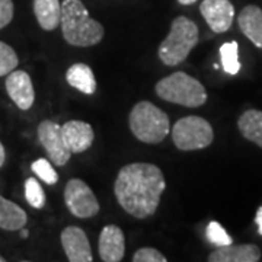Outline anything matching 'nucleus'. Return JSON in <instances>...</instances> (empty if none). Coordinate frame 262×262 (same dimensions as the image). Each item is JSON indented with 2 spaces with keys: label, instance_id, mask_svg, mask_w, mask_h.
Returning <instances> with one entry per match:
<instances>
[{
  "label": "nucleus",
  "instance_id": "nucleus-4",
  "mask_svg": "<svg viewBox=\"0 0 262 262\" xmlns=\"http://www.w3.org/2000/svg\"><path fill=\"white\" fill-rule=\"evenodd\" d=\"M128 122L134 137L147 144L163 141L170 130L168 114L149 101H140L133 106Z\"/></svg>",
  "mask_w": 262,
  "mask_h": 262
},
{
  "label": "nucleus",
  "instance_id": "nucleus-13",
  "mask_svg": "<svg viewBox=\"0 0 262 262\" xmlns=\"http://www.w3.org/2000/svg\"><path fill=\"white\" fill-rule=\"evenodd\" d=\"M61 134L66 146L72 153H83L94 144L95 131L91 124L72 120L61 125Z\"/></svg>",
  "mask_w": 262,
  "mask_h": 262
},
{
  "label": "nucleus",
  "instance_id": "nucleus-19",
  "mask_svg": "<svg viewBox=\"0 0 262 262\" xmlns=\"http://www.w3.org/2000/svg\"><path fill=\"white\" fill-rule=\"evenodd\" d=\"M237 127L246 140L252 141L262 149V111L259 110L245 111L237 120Z\"/></svg>",
  "mask_w": 262,
  "mask_h": 262
},
{
  "label": "nucleus",
  "instance_id": "nucleus-25",
  "mask_svg": "<svg viewBox=\"0 0 262 262\" xmlns=\"http://www.w3.org/2000/svg\"><path fill=\"white\" fill-rule=\"evenodd\" d=\"M168 258L155 248H141L133 255V262H166Z\"/></svg>",
  "mask_w": 262,
  "mask_h": 262
},
{
  "label": "nucleus",
  "instance_id": "nucleus-26",
  "mask_svg": "<svg viewBox=\"0 0 262 262\" xmlns=\"http://www.w3.org/2000/svg\"><path fill=\"white\" fill-rule=\"evenodd\" d=\"M15 5L13 0H0V29L8 27L13 19Z\"/></svg>",
  "mask_w": 262,
  "mask_h": 262
},
{
  "label": "nucleus",
  "instance_id": "nucleus-5",
  "mask_svg": "<svg viewBox=\"0 0 262 262\" xmlns=\"http://www.w3.org/2000/svg\"><path fill=\"white\" fill-rule=\"evenodd\" d=\"M160 99L187 108H198L207 102V91L200 80L185 72H177L163 77L155 86Z\"/></svg>",
  "mask_w": 262,
  "mask_h": 262
},
{
  "label": "nucleus",
  "instance_id": "nucleus-16",
  "mask_svg": "<svg viewBox=\"0 0 262 262\" xmlns=\"http://www.w3.org/2000/svg\"><path fill=\"white\" fill-rule=\"evenodd\" d=\"M27 222H28V215L22 207L0 195V229L16 232V230H22Z\"/></svg>",
  "mask_w": 262,
  "mask_h": 262
},
{
  "label": "nucleus",
  "instance_id": "nucleus-24",
  "mask_svg": "<svg viewBox=\"0 0 262 262\" xmlns=\"http://www.w3.org/2000/svg\"><path fill=\"white\" fill-rule=\"evenodd\" d=\"M207 241L215 246H226V245L233 244V239L227 234L225 227L219 222H211L206 229Z\"/></svg>",
  "mask_w": 262,
  "mask_h": 262
},
{
  "label": "nucleus",
  "instance_id": "nucleus-20",
  "mask_svg": "<svg viewBox=\"0 0 262 262\" xmlns=\"http://www.w3.org/2000/svg\"><path fill=\"white\" fill-rule=\"evenodd\" d=\"M239 44L236 41L225 42L220 47V57H222V64L226 73L229 75H237L241 70V61H239Z\"/></svg>",
  "mask_w": 262,
  "mask_h": 262
},
{
  "label": "nucleus",
  "instance_id": "nucleus-17",
  "mask_svg": "<svg viewBox=\"0 0 262 262\" xmlns=\"http://www.w3.org/2000/svg\"><path fill=\"white\" fill-rule=\"evenodd\" d=\"M66 80L72 88L84 95H94L96 91V79L94 72L84 63L70 66L66 72Z\"/></svg>",
  "mask_w": 262,
  "mask_h": 262
},
{
  "label": "nucleus",
  "instance_id": "nucleus-11",
  "mask_svg": "<svg viewBox=\"0 0 262 262\" xmlns=\"http://www.w3.org/2000/svg\"><path fill=\"white\" fill-rule=\"evenodd\" d=\"M61 245L66 256L70 262H92V249L83 229L77 226H67L61 232Z\"/></svg>",
  "mask_w": 262,
  "mask_h": 262
},
{
  "label": "nucleus",
  "instance_id": "nucleus-21",
  "mask_svg": "<svg viewBox=\"0 0 262 262\" xmlns=\"http://www.w3.org/2000/svg\"><path fill=\"white\" fill-rule=\"evenodd\" d=\"M25 198L28 204L35 210H41L46 206V192L37 178H28L25 181Z\"/></svg>",
  "mask_w": 262,
  "mask_h": 262
},
{
  "label": "nucleus",
  "instance_id": "nucleus-22",
  "mask_svg": "<svg viewBox=\"0 0 262 262\" xmlns=\"http://www.w3.org/2000/svg\"><path fill=\"white\" fill-rule=\"evenodd\" d=\"M19 64L18 54L9 44L0 41V77L8 76Z\"/></svg>",
  "mask_w": 262,
  "mask_h": 262
},
{
  "label": "nucleus",
  "instance_id": "nucleus-6",
  "mask_svg": "<svg viewBox=\"0 0 262 262\" xmlns=\"http://www.w3.org/2000/svg\"><path fill=\"white\" fill-rule=\"evenodd\" d=\"M172 140L181 151H192L208 147L214 140L211 124L198 115H188L172 127Z\"/></svg>",
  "mask_w": 262,
  "mask_h": 262
},
{
  "label": "nucleus",
  "instance_id": "nucleus-23",
  "mask_svg": "<svg viewBox=\"0 0 262 262\" xmlns=\"http://www.w3.org/2000/svg\"><path fill=\"white\" fill-rule=\"evenodd\" d=\"M31 169L38 178L42 182H46L47 185H56L58 182V173L56 172V169L53 168L50 160L42 159V158L37 159L31 165Z\"/></svg>",
  "mask_w": 262,
  "mask_h": 262
},
{
  "label": "nucleus",
  "instance_id": "nucleus-15",
  "mask_svg": "<svg viewBox=\"0 0 262 262\" xmlns=\"http://www.w3.org/2000/svg\"><path fill=\"white\" fill-rule=\"evenodd\" d=\"M239 28L255 47L262 48V9L256 5H248L237 16Z\"/></svg>",
  "mask_w": 262,
  "mask_h": 262
},
{
  "label": "nucleus",
  "instance_id": "nucleus-10",
  "mask_svg": "<svg viewBox=\"0 0 262 262\" xmlns=\"http://www.w3.org/2000/svg\"><path fill=\"white\" fill-rule=\"evenodd\" d=\"M6 92L13 103L22 111H28L29 108L34 105L35 101V91L32 80L27 72L24 70H13L10 72L6 77Z\"/></svg>",
  "mask_w": 262,
  "mask_h": 262
},
{
  "label": "nucleus",
  "instance_id": "nucleus-3",
  "mask_svg": "<svg viewBox=\"0 0 262 262\" xmlns=\"http://www.w3.org/2000/svg\"><path fill=\"white\" fill-rule=\"evenodd\" d=\"M198 39L200 32L195 22L187 16L175 18L172 20L169 34L158 48L160 61L169 67L181 64L198 44Z\"/></svg>",
  "mask_w": 262,
  "mask_h": 262
},
{
  "label": "nucleus",
  "instance_id": "nucleus-1",
  "mask_svg": "<svg viewBox=\"0 0 262 262\" xmlns=\"http://www.w3.org/2000/svg\"><path fill=\"white\" fill-rule=\"evenodd\" d=\"M166 188L163 172L153 163L136 162L122 166L114 184V194L121 208L136 219L156 213Z\"/></svg>",
  "mask_w": 262,
  "mask_h": 262
},
{
  "label": "nucleus",
  "instance_id": "nucleus-18",
  "mask_svg": "<svg viewBox=\"0 0 262 262\" xmlns=\"http://www.w3.org/2000/svg\"><path fill=\"white\" fill-rule=\"evenodd\" d=\"M34 15L44 31H54L60 25L61 3L60 0H34Z\"/></svg>",
  "mask_w": 262,
  "mask_h": 262
},
{
  "label": "nucleus",
  "instance_id": "nucleus-29",
  "mask_svg": "<svg viewBox=\"0 0 262 262\" xmlns=\"http://www.w3.org/2000/svg\"><path fill=\"white\" fill-rule=\"evenodd\" d=\"M181 5H185V6H188V5H192V3H195L196 0H178Z\"/></svg>",
  "mask_w": 262,
  "mask_h": 262
},
{
  "label": "nucleus",
  "instance_id": "nucleus-31",
  "mask_svg": "<svg viewBox=\"0 0 262 262\" xmlns=\"http://www.w3.org/2000/svg\"><path fill=\"white\" fill-rule=\"evenodd\" d=\"M0 262H5V258H3L2 255H0Z\"/></svg>",
  "mask_w": 262,
  "mask_h": 262
},
{
  "label": "nucleus",
  "instance_id": "nucleus-12",
  "mask_svg": "<svg viewBox=\"0 0 262 262\" xmlns=\"http://www.w3.org/2000/svg\"><path fill=\"white\" fill-rule=\"evenodd\" d=\"M98 251L103 262H120L125 255V237L118 226L108 225L98 239Z\"/></svg>",
  "mask_w": 262,
  "mask_h": 262
},
{
  "label": "nucleus",
  "instance_id": "nucleus-30",
  "mask_svg": "<svg viewBox=\"0 0 262 262\" xmlns=\"http://www.w3.org/2000/svg\"><path fill=\"white\" fill-rule=\"evenodd\" d=\"M20 234H22V237H27V236H28V230H22Z\"/></svg>",
  "mask_w": 262,
  "mask_h": 262
},
{
  "label": "nucleus",
  "instance_id": "nucleus-2",
  "mask_svg": "<svg viewBox=\"0 0 262 262\" xmlns=\"http://www.w3.org/2000/svg\"><path fill=\"white\" fill-rule=\"evenodd\" d=\"M60 27L64 39L75 47H92L102 41V24L91 18L82 0H64L61 3Z\"/></svg>",
  "mask_w": 262,
  "mask_h": 262
},
{
  "label": "nucleus",
  "instance_id": "nucleus-8",
  "mask_svg": "<svg viewBox=\"0 0 262 262\" xmlns=\"http://www.w3.org/2000/svg\"><path fill=\"white\" fill-rule=\"evenodd\" d=\"M37 131L38 140L47 151L48 159L57 166L66 165L70 160L72 151L66 146L63 134H61V125H58L57 122L51 120H44L38 125Z\"/></svg>",
  "mask_w": 262,
  "mask_h": 262
},
{
  "label": "nucleus",
  "instance_id": "nucleus-7",
  "mask_svg": "<svg viewBox=\"0 0 262 262\" xmlns=\"http://www.w3.org/2000/svg\"><path fill=\"white\" fill-rule=\"evenodd\" d=\"M64 203L77 219H91L99 213V203L91 187L82 179H70L64 188Z\"/></svg>",
  "mask_w": 262,
  "mask_h": 262
},
{
  "label": "nucleus",
  "instance_id": "nucleus-28",
  "mask_svg": "<svg viewBox=\"0 0 262 262\" xmlns=\"http://www.w3.org/2000/svg\"><path fill=\"white\" fill-rule=\"evenodd\" d=\"M5 159H6V150H5V146H3L2 141H0V168L3 166Z\"/></svg>",
  "mask_w": 262,
  "mask_h": 262
},
{
  "label": "nucleus",
  "instance_id": "nucleus-9",
  "mask_svg": "<svg viewBox=\"0 0 262 262\" xmlns=\"http://www.w3.org/2000/svg\"><path fill=\"white\" fill-rule=\"evenodd\" d=\"M200 12L206 19L207 25L215 34H223L232 28L234 8L230 0H203Z\"/></svg>",
  "mask_w": 262,
  "mask_h": 262
},
{
  "label": "nucleus",
  "instance_id": "nucleus-27",
  "mask_svg": "<svg viewBox=\"0 0 262 262\" xmlns=\"http://www.w3.org/2000/svg\"><path fill=\"white\" fill-rule=\"evenodd\" d=\"M255 223L258 225V232L262 236V207H259L258 213H256V217H255Z\"/></svg>",
  "mask_w": 262,
  "mask_h": 262
},
{
  "label": "nucleus",
  "instance_id": "nucleus-14",
  "mask_svg": "<svg viewBox=\"0 0 262 262\" xmlns=\"http://www.w3.org/2000/svg\"><path fill=\"white\" fill-rule=\"evenodd\" d=\"M261 249L252 244L226 245L219 246L210 253V262H258L261 259Z\"/></svg>",
  "mask_w": 262,
  "mask_h": 262
}]
</instances>
